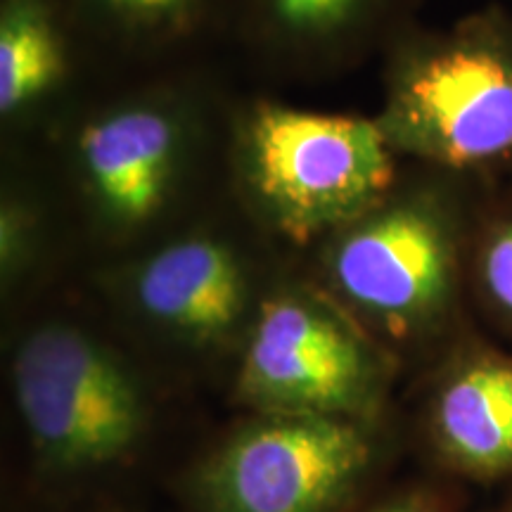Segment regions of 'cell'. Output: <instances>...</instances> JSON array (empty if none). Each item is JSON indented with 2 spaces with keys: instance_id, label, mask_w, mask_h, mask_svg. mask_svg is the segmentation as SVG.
Masks as SVG:
<instances>
[{
  "instance_id": "cell-1",
  "label": "cell",
  "mask_w": 512,
  "mask_h": 512,
  "mask_svg": "<svg viewBox=\"0 0 512 512\" xmlns=\"http://www.w3.org/2000/svg\"><path fill=\"white\" fill-rule=\"evenodd\" d=\"M377 124L396 155L463 178L512 166V17L486 8L394 48Z\"/></svg>"
},
{
  "instance_id": "cell-2",
  "label": "cell",
  "mask_w": 512,
  "mask_h": 512,
  "mask_svg": "<svg viewBox=\"0 0 512 512\" xmlns=\"http://www.w3.org/2000/svg\"><path fill=\"white\" fill-rule=\"evenodd\" d=\"M377 119L259 100L235 131L238 176L264 219L294 242L342 230L399 188Z\"/></svg>"
},
{
  "instance_id": "cell-3",
  "label": "cell",
  "mask_w": 512,
  "mask_h": 512,
  "mask_svg": "<svg viewBox=\"0 0 512 512\" xmlns=\"http://www.w3.org/2000/svg\"><path fill=\"white\" fill-rule=\"evenodd\" d=\"M463 176L392 192L347 228L325 256L335 292L396 335L434 332L456 309L465 219L453 185Z\"/></svg>"
},
{
  "instance_id": "cell-4",
  "label": "cell",
  "mask_w": 512,
  "mask_h": 512,
  "mask_svg": "<svg viewBox=\"0 0 512 512\" xmlns=\"http://www.w3.org/2000/svg\"><path fill=\"white\" fill-rule=\"evenodd\" d=\"M12 384L31 441L57 467L110 463L143 432V399L133 377L72 325L31 332L15 354Z\"/></svg>"
},
{
  "instance_id": "cell-5",
  "label": "cell",
  "mask_w": 512,
  "mask_h": 512,
  "mask_svg": "<svg viewBox=\"0 0 512 512\" xmlns=\"http://www.w3.org/2000/svg\"><path fill=\"white\" fill-rule=\"evenodd\" d=\"M370 460L366 434L344 415L273 413L207 465L209 512H328Z\"/></svg>"
},
{
  "instance_id": "cell-6",
  "label": "cell",
  "mask_w": 512,
  "mask_h": 512,
  "mask_svg": "<svg viewBox=\"0 0 512 512\" xmlns=\"http://www.w3.org/2000/svg\"><path fill=\"white\" fill-rule=\"evenodd\" d=\"M197 150V114L169 93L105 107L83 121L72 140L83 192L100 219L124 233L147 226L169 207Z\"/></svg>"
},
{
  "instance_id": "cell-7",
  "label": "cell",
  "mask_w": 512,
  "mask_h": 512,
  "mask_svg": "<svg viewBox=\"0 0 512 512\" xmlns=\"http://www.w3.org/2000/svg\"><path fill=\"white\" fill-rule=\"evenodd\" d=\"M366 347L332 311L304 294L261 304L240 370V392L271 413H358L375 394Z\"/></svg>"
},
{
  "instance_id": "cell-8",
  "label": "cell",
  "mask_w": 512,
  "mask_h": 512,
  "mask_svg": "<svg viewBox=\"0 0 512 512\" xmlns=\"http://www.w3.org/2000/svg\"><path fill=\"white\" fill-rule=\"evenodd\" d=\"M131 292L147 318L200 342L238 328L249 304L245 264L228 242L211 235L159 247L133 271Z\"/></svg>"
},
{
  "instance_id": "cell-9",
  "label": "cell",
  "mask_w": 512,
  "mask_h": 512,
  "mask_svg": "<svg viewBox=\"0 0 512 512\" xmlns=\"http://www.w3.org/2000/svg\"><path fill=\"white\" fill-rule=\"evenodd\" d=\"M441 456L477 477L512 472V356L467 351L441 377L432 401Z\"/></svg>"
},
{
  "instance_id": "cell-10",
  "label": "cell",
  "mask_w": 512,
  "mask_h": 512,
  "mask_svg": "<svg viewBox=\"0 0 512 512\" xmlns=\"http://www.w3.org/2000/svg\"><path fill=\"white\" fill-rule=\"evenodd\" d=\"M394 0H252L256 41L292 67H332L366 46Z\"/></svg>"
},
{
  "instance_id": "cell-11",
  "label": "cell",
  "mask_w": 512,
  "mask_h": 512,
  "mask_svg": "<svg viewBox=\"0 0 512 512\" xmlns=\"http://www.w3.org/2000/svg\"><path fill=\"white\" fill-rule=\"evenodd\" d=\"M69 76L67 38L48 0H3L0 117H27Z\"/></svg>"
},
{
  "instance_id": "cell-12",
  "label": "cell",
  "mask_w": 512,
  "mask_h": 512,
  "mask_svg": "<svg viewBox=\"0 0 512 512\" xmlns=\"http://www.w3.org/2000/svg\"><path fill=\"white\" fill-rule=\"evenodd\" d=\"M107 29L136 46L164 48L195 36L214 0H81Z\"/></svg>"
},
{
  "instance_id": "cell-13",
  "label": "cell",
  "mask_w": 512,
  "mask_h": 512,
  "mask_svg": "<svg viewBox=\"0 0 512 512\" xmlns=\"http://www.w3.org/2000/svg\"><path fill=\"white\" fill-rule=\"evenodd\" d=\"M470 266L486 309L512 328V197L472 238Z\"/></svg>"
},
{
  "instance_id": "cell-14",
  "label": "cell",
  "mask_w": 512,
  "mask_h": 512,
  "mask_svg": "<svg viewBox=\"0 0 512 512\" xmlns=\"http://www.w3.org/2000/svg\"><path fill=\"white\" fill-rule=\"evenodd\" d=\"M0 252H3V275L5 280L15 278L29 264V252L34 247V219H31L27 204L17 197L3 202V219H0Z\"/></svg>"
},
{
  "instance_id": "cell-15",
  "label": "cell",
  "mask_w": 512,
  "mask_h": 512,
  "mask_svg": "<svg viewBox=\"0 0 512 512\" xmlns=\"http://www.w3.org/2000/svg\"><path fill=\"white\" fill-rule=\"evenodd\" d=\"M377 512H437V510H434V505L430 501H425V498H401V501L384 505V508Z\"/></svg>"
}]
</instances>
